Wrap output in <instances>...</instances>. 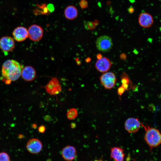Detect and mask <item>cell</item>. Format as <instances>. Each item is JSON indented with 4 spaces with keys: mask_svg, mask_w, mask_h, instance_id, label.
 Segmentation results:
<instances>
[{
    "mask_svg": "<svg viewBox=\"0 0 161 161\" xmlns=\"http://www.w3.org/2000/svg\"><path fill=\"white\" fill-rule=\"evenodd\" d=\"M129 1L132 3H133L135 1V0H129Z\"/></svg>",
    "mask_w": 161,
    "mask_h": 161,
    "instance_id": "cell-32",
    "label": "cell"
},
{
    "mask_svg": "<svg viewBox=\"0 0 161 161\" xmlns=\"http://www.w3.org/2000/svg\"><path fill=\"white\" fill-rule=\"evenodd\" d=\"M84 25L86 29L90 30L94 29L96 26L93 22H86Z\"/></svg>",
    "mask_w": 161,
    "mask_h": 161,
    "instance_id": "cell-21",
    "label": "cell"
},
{
    "mask_svg": "<svg viewBox=\"0 0 161 161\" xmlns=\"http://www.w3.org/2000/svg\"><path fill=\"white\" fill-rule=\"evenodd\" d=\"M122 84H127L132 86V83L129 77L125 72H123L120 77Z\"/></svg>",
    "mask_w": 161,
    "mask_h": 161,
    "instance_id": "cell-19",
    "label": "cell"
},
{
    "mask_svg": "<svg viewBox=\"0 0 161 161\" xmlns=\"http://www.w3.org/2000/svg\"><path fill=\"white\" fill-rule=\"evenodd\" d=\"M13 35L16 41L22 42L28 37V30L24 27H19L13 31Z\"/></svg>",
    "mask_w": 161,
    "mask_h": 161,
    "instance_id": "cell-13",
    "label": "cell"
},
{
    "mask_svg": "<svg viewBox=\"0 0 161 161\" xmlns=\"http://www.w3.org/2000/svg\"><path fill=\"white\" fill-rule=\"evenodd\" d=\"M125 91L124 88L121 86L118 88L117 93L120 96H121Z\"/></svg>",
    "mask_w": 161,
    "mask_h": 161,
    "instance_id": "cell-23",
    "label": "cell"
},
{
    "mask_svg": "<svg viewBox=\"0 0 161 161\" xmlns=\"http://www.w3.org/2000/svg\"><path fill=\"white\" fill-rule=\"evenodd\" d=\"M48 9L50 12H52L55 10V7L53 4H49L47 6Z\"/></svg>",
    "mask_w": 161,
    "mask_h": 161,
    "instance_id": "cell-24",
    "label": "cell"
},
{
    "mask_svg": "<svg viewBox=\"0 0 161 161\" xmlns=\"http://www.w3.org/2000/svg\"><path fill=\"white\" fill-rule=\"evenodd\" d=\"M47 92L51 95L58 94L62 90V88L59 81L56 77H53L45 87Z\"/></svg>",
    "mask_w": 161,
    "mask_h": 161,
    "instance_id": "cell-5",
    "label": "cell"
},
{
    "mask_svg": "<svg viewBox=\"0 0 161 161\" xmlns=\"http://www.w3.org/2000/svg\"><path fill=\"white\" fill-rule=\"evenodd\" d=\"M62 155L65 160L67 161H72L77 157V150L74 146H67L63 149Z\"/></svg>",
    "mask_w": 161,
    "mask_h": 161,
    "instance_id": "cell-12",
    "label": "cell"
},
{
    "mask_svg": "<svg viewBox=\"0 0 161 161\" xmlns=\"http://www.w3.org/2000/svg\"><path fill=\"white\" fill-rule=\"evenodd\" d=\"M26 148L30 153L37 154L41 151L43 148V145L39 139L32 138L27 143Z\"/></svg>",
    "mask_w": 161,
    "mask_h": 161,
    "instance_id": "cell-8",
    "label": "cell"
},
{
    "mask_svg": "<svg viewBox=\"0 0 161 161\" xmlns=\"http://www.w3.org/2000/svg\"><path fill=\"white\" fill-rule=\"evenodd\" d=\"M21 75L22 78L25 81L31 82L35 78L36 73L33 67L27 66L22 69Z\"/></svg>",
    "mask_w": 161,
    "mask_h": 161,
    "instance_id": "cell-14",
    "label": "cell"
},
{
    "mask_svg": "<svg viewBox=\"0 0 161 161\" xmlns=\"http://www.w3.org/2000/svg\"><path fill=\"white\" fill-rule=\"evenodd\" d=\"M100 83L106 90H111L115 85L117 79L115 74L106 72L100 77Z\"/></svg>",
    "mask_w": 161,
    "mask_h": 161,
    "instance_id": "cell-3",
    "label": "cell"
},
{
    "mask_svg": "<svg viewBox=\"0 0 161 161\" xmlns=\"http://www.w3.org/2000/svg\"><path fill=\"white\" fill-rule=\"evenodd\" d=\"M141 124L145 131L144 140L151 151L154 148L161 144V133L158 130L154 127L148 125L145 126L142 123Z\"/></svg>",
    "mask_w": 161,
    "mask_h": 161,
    "instance_id": "cell-2",
    "label": "cell"
},
{
    "mask_svg": "<svg viewBox=\"0 0 161 161\" xmlns=\"http://www.w3.org/2000/svg\"><path fill=\"white\" fill-rule=\"evenodd\" d=\"M96 26L98 25L99 24V22L97 20H95L94 22H93Z\"/></svg>",
    "mask_w": 161,
    "mask_h": 161,
    "instance_id": "cell-31",
    "label": "cell"
},
{
    "mask_svg": "<svg viewBox=\"0 0 161 161\" xmlns=\"http://www.w3.org/2000/svg\"><path fill=\"white\" fill-rule=\"evenodd\" d=\"M138 22L140 25L142 27L148 28L153 25L154 20L152 16L150 13L143 12L139 15Z\"/></svg>",
    "mask_w": 161,
    "mask_h": 161,
    "instance_id": "cell-10",
    "label": "cell"
},
{
    "mask_svg": "<svg viewBox=\"0 0 161 161\" xmlns=\"http://www.w3.org/2000/svg\"><path fill=\"white\" fill-rule=\"evenodd\" d=\"M45 127L44 125H42L39 127L38 130L40 133H44L45 132Z\"/></svg>",
    "mask_w": 161,
    "mask_h": 161,
    "instance_id": "cell-25",
    "label": "cell"
},
{
    "mask_svg": "<svg viewBox=\"0 0 161 161\" xmlns=\"http://www.w3.org/2000/svg\"><path fill=\"white\" fill-rule=\"evenodd\" d=\"M64 14L65 17L69 20H72L76 18L78 15V11L75 6H69L65 9Z\"/></svg>",
    "mask_w": 161,
    "mask_h": 161,
    "instance_id": "cell-16",
    "label": "cell"
},
{
    "mask_svg": "<svg viewBox=\"0 0 161 161\" xmlns=\"http://www.w3.org/2000/svg\"><path fill=\"white\" fill-rule=\"evenodd\" d=\"M96 45L97 49L100 51L103 52H108L113 46L112 39L106 35L100 36L97 39Z\"/></svg>",
    "mask_w": 161,
    "mask_h": 161,
    "instance_id": "cell-4",
    "label": "cell"
},
{
    "mask_svg": "<svg viewBox=\"0 0 161 161\" xmlns=\"http://www.w3.org/2000/svg\"><path fill=\"white\" fill-rule=\"evenodd\" d=\"M102 56L101 54H99L97 56V58L98 59H100L102 58Z\"/></svg>",
    "mask_w": 161,
    "mask_h": 161,
    "instance_id": "cell-28",
    "label": "cell"
},
{
    "mask_svg": "<svg viewBox=\"0 0 161 161\" xmlns=\"http://www.w3.org/2000/svg\"><path fill=\"white\" fill-rule=\"evenodd\" d=\"M32 127L33 128L36 129L37 128V125L36 124H33L32 125Z\"/></svg>",
    "mask_w": 161,
    "mask_h": 161,
    "instance_id": "cell-30",
    "label": "cell"
},
{
    "mask_svg": "<svg viewBox=\"0 0 161 161\" xmlns=\"http://www.w3.org/2000/svg\"><path fill=\"white\" fill-rule=\"evenodd\" d=\"M141 122L138 118H130L126 120L124 124L126 130L129 133L137 132L140 128Z\"/></svg>",
    "mask_w": 161,
    "mask_h": 161,
    "instance_id": "cell-7",
    "label": "cell"
},
{
    "mask_svg": "<svg viewBox=\"0 0 161 161\" xmlns=\"http://www.w3.org/2000/svg\"><path fill=\"white\" fill-rule=\"evenodd\" d=\"M38 7L39 9L40 10H38L36 9L33 12L36 15L38 14L39 12V13H41V14L43 15H48L49 13L47 7V5L46 4H43L41 5H38Z\"/></svg>",
    "mask_w": 161,
    "mask_h": 161,
    "instance_id": "cell-17",
    "label": "cell"
},
{
    "mask_svg": "<svg viewBox=\"0 0 161 161\" xmlns=\"http://www.w3.org/2000/svg\"><path fill=\"white\" fill-rule=\"evenodd\" d=\"M23 67L22 65L15 60H7L2 66L3 76L6 80L15 81L21 77Z\"/></svg>",
    "mask_w": 161,
    "mask_h": 161,
    "instance_id": "cell-1",
    "label": "cell"
},
{
    "mask_svg": "<svg viewBox=\"0 0 161 161\" xmlns=\"http://www.w3.org/2000/svg\"><path fill=\"white\" fill-rule=\"evenodd\" d=\"M125 156L124 150L122 148L115 147L111 149V158L115 161H124Z\"/></svg>",
    "mask_w": 161,
    "mask_h": 161,
    "instance_id": "cell-15",
    "label": "cell"
},
{
    "mask_svg": "<svg viewBox=\"0 0 161 161\" xmlns=\"http://www.w3.org/2000/svg\"><path fill=\"white\" fill-rule=\"evenodd\" d=\"M128 12L130 13V14H132L135 11V9L132 6H130V7L128 9Z\"/></svg>",
    "mask_w": 161,
    "mask_h": 161,
    "instance_id": "cell-26",
    "label": "cell"
},
{
    "mask_svg": "<svg viewBox=\"0 0 161 161\" xmlns=\"http://www.w3.org/2000/svg\"><path fill=\"white\" fill-rule=\"evenodd\" d=\"M29 37L32 41L38 42L43 37V31L41 27L33 24L29 28L28 30Z\"/></svg>",
    "mask_w": 161,
    "mask_h": 161,
    "instance_id": "cell-6",
    "label": "cell"
},
{
    "mask_svg": "<svg viewBox=\"0 0 161 161\" xmlns=\"http://www.w3.org/2000/svg\"><path fill=\"white\" fill-rule=\"evenodd\" d=\"M76 126V124L74 123H72L71 125V127L72 128H75Z\"/></svg>",
    "mask_w": 161,
    "mask_h": 161,
    "instance_id": "cell-29",
    "label": "cell"
},
{
    "mask_svg": "<svg viewBox=\"0 0 161 161\" xmlns=\"http://www.w3.org/2000/svg\"><path fill=\"white\" fill-rule=\"evenodd\" d=\"M78 115L77 110L74 108L70 109L67 112V118L70 120H72L76 118Z\"/></svg>",
    "mask_w": 161,
    "mask_h": 161,
    "instance_id": "cell-18",
    "label": "cell"
},
{
    "mask_svg": "<svg viewBox=\"0 0 161 161\" xmlns=\"http://www.w3.org/2000/svg\"><path fill=\"white\" fill-rule=\"evenodd\" d=\"M0 161H10V158L8 154L5 152L0 153Z\"/></svg>",
    "mask_w": 161,
    "mask_h": 161,
    "instance_id": "cell-20",
    "label": "cell"
},
{
    "mask_svg": "<svg viewBox=\"0 0 161 161\" xmlns=\"http://www.w3.org/2000/svg\"><path fill=\"white\" fill-rule=\"evenodd\" d=\"M79 5L82 9H85L88 7V2L86 0H81L80 2Z\"/></svg>",
    "mask_w": 161,
    "mask_h": 161,
    "instance_id": "cell-22",
    "label": "cell"
},
{
    "mask_svg": "<svg viewBox=\"0 0 161 161\" xmlns=\"http://www.w3.org/2000/svg\"><path fill=\"white\" fill-rule=\"evenodd\" d=\"M15 47L14 40L11 37H4L0 39V48L5 52L12 51Z\"/></svg>",
    "mask_w": 161,
    "mask_h": 161,
    "instance_id": "cell-9",
    "label": "cell"
},
{
    "mask_svg": "<svg viewBox=\"0 0 161 161\" xmlns=\"http://www.w3.org/2000/svg\"><path fill=\"white\" fill-rule=\"evenodd\" d=\"M120 58L122 60H125L127 58L125 54L122 53L120 55Z\"/></svg>",
    "mask_w": 161,
    "mask_h": 161,
    "instance_id": "cell-27",
    "label": "cell"
},
{
    "mask_svg": "<svg viewBox=\"0 0 161 161\" xmlns=\"http://www.w3.org/2000/svg\"><path fill=\"white\" fill-rule=\"evenodd\" d=\"M112 63L110 60L105 57L98 59L95 64L96 70L100 73H106L110 69Z\"/></svg>",
    "mask_w": 161,
    "mask_h": 161,
    "instance_id": "cell-11",
    "label": "cell"
}]
</instances>
